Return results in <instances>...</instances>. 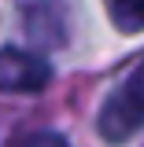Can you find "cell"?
<instances>
[{
    "label": "cell",
    "instance_id": "cell-4",
    "mask_svg": "<svg viewBox=\"0 0 144 147\" xmlns=\"http://www.w3.org/2000/svg\"><path fill=\"white\" fill-rule=\"evenodd\" d=\"M22 147H67V140L55 136V132H37V136H30Z\"/></svg>",
    "mask_w": 144,
    "mask_h": 147
},
{
    "label": "cell",
    "instance_id": "cell-3",
    "mask_svg": "<svg viewBox=\"0 0 144 147\" xmlns=\"http://www.w3.org/2000/svg\"><path fill=\"white\" fill-rule=\"evenodd\" d=\"M107 15L122 33L144 30V0H107Z\"/></svg>",
    "mask_w": 144,
    "mask_h": 147
},
{
    "label": "cell",
    "instance_id": "cell-2",
    "mask_svg": "<svg viewBox=\"0 0 144 147\" xmlns=\"http://www.w3.org/2000/svg\"><path fill=\"white\" fill-rule=\"evenodd\" d=\"M52 81V66L22 48H0V92H41Z\"/></svg>",
    "mask_w": 144,
    "mask_h": 147
},
{
    "label": "cell",
    "instance_id": "cell-1",
    "mask_svg": "<svg viewBox=\"0 0 144 147\" xmlns=\"http://www.w3.org/2000/svg\"><path fill=\"white\" fill-rule=\"evenodd\" d=\"M141 125H144V59L126 77V85L115 96H107V103L100 110V136L118 144V140H129Z\"/></svg>",
    "mask_w": 144,
    "mask_h": 147
}]
</instances>
